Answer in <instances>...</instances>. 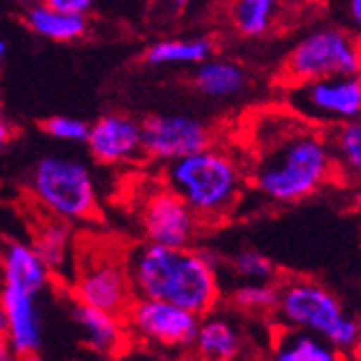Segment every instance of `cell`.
Instances as JSON below:
<instances>
[{"label": "cell", "instance_id": "1", "mask_svg": "<svg viewBox=\"0 0 361 361\" xmlns=\"http://www.w3.org/2000/svg\"><path fill=\"white\" fill-rule=\"evenodd\" d=\"M247 176L264 201L295 205L315 196L337 176L326 130L288 108L260 115Z\"/></svg>", "mask_w": 361, "mask_h": 361}, {"label": "cell", "instance_id": "2", "mask_svg": "<svg viewBox=\"0 0 361 361\" xmlns=\"http://www.w3.org/2000/svg\"><path fill=\"white\" fill-rule=\"evenodd\" d=\"M135 298L172 302L203 317L221 300L219 258L207 249L146 243L126 258Z\"/></svg>", "mask_w": 361, "mask_h": 361}, {"label": "cell", "instance_id": "3", "mask_svg": "<svg viewBox=\"0 0 361 361\" xmlns=\"http://www.w3.org/2000/svg\"><path fill=\"white\" fill-rule=\"evenodd\" d=\"M247 183V166L233 152L214 143L164 168V185L183 198L203 225L229 219L240 205Z\"/></svg>", "mask_w": 361, "mask_h": 361}, {"label": "cell", "instance_id": "4", "mask_svg": "<svg viewBox=\"0 0 361 361\" xmlns=\"http://www.w3.org/2000/svg\"><path fill=\"white\" fill-rule=\"evenodd\" d=\"M274 313L280 317L282 326L317 335L344 355L361 339L359 322L344 311L335 293L313 280L293 278L282 282Z\"/></svg>", "mask_w": 361, "mask_h": 361}, {"label": "cell", "instance_id": "5", "mask_svg": "<svg viewBox=\"0 0 361 361\" xmlns=\"http://www.w3.org/2000/svg\"><path fill=\"white\" fill-rule=\"evenodd\" d=\"M29 192L49 216L64 223H88L99 212L95 176L75 157H42L29 174Z\"/></svg>", "mask_w": 361, "mask_h": 361}, {"label": "cell", "instance_id": "6", "mask_svg": "<svg viewBox=\"0 0 361 361\" xmlns=\"http://www.w3.org/2000/svg\"><path fill=\"white\" fill-rule=\"evenodd\" d=\"M361 73V40L346 29L317 27L300 38L282 62L284 86Z\"/></svg>", "mask_w": 361, "mask_h": 361}, {"label": "cell", "instance_id": "7", "mask_svg": "<svg viewBox=\"0 0 361 361\" xmlns=\"http://www.w3.org/2000/svg\"><path fill=\"white\" fill-rule=\"evenodd\" d=\"M286 108L317 128L361 117V73L331 75L284 86Z\"/></svg>", "mask_w": 361, "mask_h": 361}, {"label": "cell", "instance_id": "8", "mask_svg": "<svg viewBox=\"0 0 361 361\" xmlns=\"http://www.w3.org/2000/svg\"><path fill=\"white\" fill-rule=\"evenodd\" d=\"M123 322L128 335L139 341L161 348H188L201 317L166 300L135 298L123 313Z\"/></svg>", "mask_w": 361, "mask_h": 361}, {"label": "cell", "instance_id": "9", "mask_svg": "<svg viewBox=\"0 0 361 361\" xmlns=\"http://www.w3.org/2000/svg\"><path fill=\"white\" fill-rule=\"evenodd\" d=\"M71 291L78 304L123 315L135 300L126 260L111 254H93L80 262Z\"/></svg>", "mask_w": 361, "mask_h": 361}, {"label": "cell", "instance_id": "10", "mask_svg": "<svg viewBox=\"0 0 361 361\" xmlns=\"http://www.w3.org/2000/svg\"><path fill=\"white\" fill-rule=\"evenodd\" d=\"M212 139L214 135L209 126L190 115L161 113L141 121L143 157L164 166L209 146L214 143Z\"/></svg>", "mask_w": 361, "mask_h": 361}, {"label": "cell", "instance_id": "11", "mask_svg": "<svg viewBox=\"0 0 361 361\" xmlns=\"http://www.w3.org/2000/svg\"><path fill=\"white\" fill-rule=\"evenodd\" d=\"M139 225L146 243L168 247H192L203 227L188 203L168 185L146 194L139 212Z\"/></svg>", "mask_w": 361, "mask_h": 361}, {"label": "cell", "instance_id": "12", "mask_svg": "<svg viewBox=\"0 0 361 361\" xmlns=\"http://www.w3.org/2000/svg\"><path fill=\"white\" fill-rule=\"evenodd\" d=\"M86 148L102 166H128L143 157L141 121L126 113H106L88 128Z\"/></svg>", "mask_w": 361, "mask_h": 361}, {"label": "cell", "instance_id": "13", "mask_svg": "<svg viewBox=\"0 0 361 361\" xmlns=\"http://www.w3.org/2000/svg\"><path fill=\"white\" fill-rule=\"evenodd\" d=\"M38 298L40 295L5 284L0 288V311L5 319L7 346L20 359L38 355L42 346V311Z\"/></svg>", "mask_w": 361, "mask_h": 361}, {"label": "cell", "instance_id": "14", "mask_svg": "<svg viewBox=\"0 0 361 361\" xmlns=\"http://www.w3.org/2000/svg\"><path fill=\"white\" fill-rule=\"evenodd\" d=\"M0 276L5 286L42 295L53 274L29 243L11 240L0 251Z\"/></svg>", "mask_w": 361, "mask_h": 361}, {"label": "cell", "instance_id": "15", "mask_svg": "<svg viewBox=\"0 0 361 361\" xmlns=\"http://www.w3.org/2000/svg\"><path fill=\"white\" fill-rule=\"evenodd\" d=\"M73 319L90 350L99 355H117L126 348L128 329H126L123 315H115L95 306L75 304Z\"/></svg>", "mask_w": 361, "mask_h": 361}, {"label": "cell", "instance_id": "16", "mask_svg": "<svg viewBox=\"0 0 361 361\" xmlns=\"http://www.w3.org/2000/svg\"><path fill=\"white\" fill-rule=\"evenodd\" d=\"M23 20L31 33L51 42H75L84 38L88 31L86 13L64 11L44 3V0L31 3V7L25 11Z\"/></svg>", "mask_w": 361, "mask_h": 361}, {"label": "cell", "instance_id": "17", "mask_svg": "<svg viewBox=\"0 0 361 361\" xmlns=\"http://www.w3.org/2000/svg\"><path fill=\"white\" fill-rule=\"evenodd\" d=\"M192 84L198 93L209 99H231L245 93L249 75L245 66H240L238 62L209 58L194 68Z\"/></svg>", "mask_w": 361, "mask_h": 361}, {"label": "cell", "instance_id": "18", "mask_svg": "<svg viewBox=\"0 0 361 361\" xmlns=\"http://www.w3.org/2000/svg\"><path fill=\"white\" fill-rule=\"evenodd\" d=\"M192 348L198 361H233L240 353V335L227 317L207 313L198 322Z\"/></svg>", "mask_w": 361, "mask_h": 361}, {"label": "cell", "instance_id": "19", "mask_svg": "<svg viewBox=\"0 0 361 361\" xmlns=\"http://www.w3.org/2000/svg\"><path fill=\"white\" fill-rule=\"evenodd\" d=\"M274 361H348L326 339L282 326L274 339Z\"/></svg>", "mask_w": 361, "mask_h": 361}, {"label": "cell", "instance_id": "20", "mask_svg": "<svg viewBox=\"0 0 361 361\" xmlns=\"http://www.w3.org/2000/svg\"><path fill=\"white\" fill-rule=\"evenodd\" d=\"M31 247L38 251L51 274H62L73 262V233L68 223L53 216L35 227Z\"/></svg>", "mask_w": 361, "mask_h": 361}, {"label": "cell", "instance_id": "21", "mask_svg": "<svg viewBox=\"0 0 361 361\" xmlns=\"http://www.w3.org/2000/svg\"><path fill=\"white\" fill-rule=\"evenodd\" d=\"M214 56V42L203 35L196 38H172L150 44L143 62L150 66H198Z\"/></svg>", "mask_w": 361, "mask_h": 361}, {"label": "cell", "instance_id": "22", "mask_svg": "<svg viewBox=\"0 0 361 361\" xmlns=\"http://www.w3.org/2000/svg\"><path fill=\"white\" fill-rule=\"evenodd\" d=\"M282 0H229V25L243 38H262L274 29Z\"/></svg>", "mask_w": 361, "mask_h": 361}, {"label": "cell", "instance_id": "23", "mask_svg": "<svg viewBox=\"0 0 361 361\" xmlns=\"http://www.w3.org/2000/svg\"><path fill=\"white\" fill-rule=\"evenodd\" d=\"M335 170L344 178H361V117L326 128Z\"/></svg>", "mask_w": 361, "mask_h": 361}, {"label": "cell", "instance_id": "24", "mask_svg": "<svg viewBox=\"0 0 361 361\" xmlns=\"http://www.w3.org/2000/svg\"><path fill=\"white\" fill-rule=\"evenodd\" d=\"M278 286L274 282H243L231 291V304L247 313H274Z\"/></svg>", "mask_w": 361, "mask_h": 361}, {"label": "cell", "instance_id": "25", "mask_svg": "<svg viewBox=\"0 0 361 361\" xmlns=\"http://www.w3.org/2000/svg\"><path fill=\"white\" fill-rule=\"evenodd\" d=\"M231 271L243 282H274L276 267L258 249H240L229 260Z\"/></svg>", "mask_w": 361, "mask_h": 361}, {"label": "cell", "instance_id": "26", "mask_svg": "<svg viewBox=\"0 0 361 361\" xmlns=\"http://www.w3.org/2000/svg\"><path fill=\"white\" fill-rule=\"evenodd\" d=\"M90 123L80 119V117H71V115H53L42 121V130L51 139L58 141H68V143H84L88 137Z\"/></svg>", "mask_w": 361, "mask_h": 361}, {"label": "cell", "instance_id": "27", "mask_svg": "<svg viewBox=\"0 0 361 361\" xmlns=\"http://www.w3.org/2000/svg\"><path fill=\"white\" fill-rule=\"evenodd\" d=\"M44 3L58 7V9H64V11H75V13H88L93 9V5L97 0H44Z\"/></svg>", "mask_w": 361, "mask_h": 361}, {"label": "cell", "instance_id": "28", "mask_svg": "<svg viewBox=\"0 0 361 361\" xmlns=\"http://www.w3.org/2000/svg\"><path fill=\"white\" fill-rule=\"evenodd\" d=\"M16 137V128H13V123L7 119L5 113H0V150H5L9 143L13 141Z\"/></svg>", "mask_w": 361, "mask_h": 361}, {"label": "cell", "instance_id": "29", "mask_svg": "<svg viewBox=\"0 0 361 361\" xmlns=\"http://www.w3.org/2000/svg\"><path fill=\"white\" fill-rule=\"evenodd\" d=\"M346 9H348V18L353 27L357 29V33L361 35V0H348L346 3Z\"/></svg>", "mask_w": 361, "mask_h": 361}, {"label": "cell", "instance_id": "30", "mask_svg": "<svg viewBox=\"0 0 361 361\" xmlns=\"http://www.w3.org/2000/svg\"><path fill=\"white\" fill-rule=\"evenodd\" d=\"M0 361H18V359L7 346H3V348H0Z\"/></svg>", "mask_w": 361, "mask_h": 361}, {"label": "cell", "instance_id": "31", "mask_svg": "<svg viewBox=\"0 0 361 361\" xmlns=\"http://www.w3.org/2000/svg\"><path fill=\"white\" fill-rule=\"evenodd\" d=\"M7 346V337H5V319H3V311H0V348Z\"/></svg>", "mask_w": 361, "mask_h": 361}, {"label": "cell", "instance_id": "32", "mask_svg": "<svg viewBox=\"0 0 361 361\" xmlns=\"http://www.w3.org/2000/svg\"><path fill=\"white\" fill-rule=\"evenodd\" d=\"M348 361H361V339H359V344L348 353Z\"/></svg>", "mask_w": 361, "mask_h": 361}, {"label": "cell", "instance_id": "33", "mask_svg": "<svg viewBox=\"0 0 361 361\" xmlns=\"http://www.w3.org/2000/svg\"><path fill=\"white\" fill-rule=\"evenodd\" d=\"M5 56H7V42L0 38V62L5 60Z\"/></svg>", "mask_w": 361, "mask_h": 361}, {"label": "cell", "instance_id": "34", "mask_svg": "<svg viewBox=\"0 0 361 361\" xmlns=\"http://www.w3.org/2000/svg\"><path fill=\"white\" fill-rule=\"evenodd\" d=\"M170 3H172L176 9H183V7H188V5H190V0H170Z\"/></svg>", "mask_w": 361, "mask_h": 361}, {"label": "cell", "instance_id": "35", "mask_svg": "<svg viewBox=\"0 0 361 361\" xmlns=\"http://www.w3.org/2000/svg\"><path fill=\"white\" fill-rule=\"evenodd\" d=\"M23 361H42V359H38V357H35V355H31V357H25Z\"/></svg>", "mask_w": 361, "mask_h": 361}, {"label": "cell", "instance_id": "36", "mask_svg": "<svg viewBox=\"0 0 361 361\" xmlns=\"http://www.w3.org/2000/svg\"><path fill=\"white\" fill-rule=\"evenodd\" d=\"M154 361H172V359H154Z\"/></svg>", "mask_w": 361, "mask_h": 361}, {"label": "cell", "instance_id": "37", "mask_svg": "<svg viewBox=\"0 0 361 361\" xmlns=\"http://www.w3.org/2000/svg\"><path fill=\"white\" fill-rule=\"evenodd\" d=\"M31 3H38V0H31Z\"/></svg>", "mask_w": 361, "mask_h": 361}]
</instances>
